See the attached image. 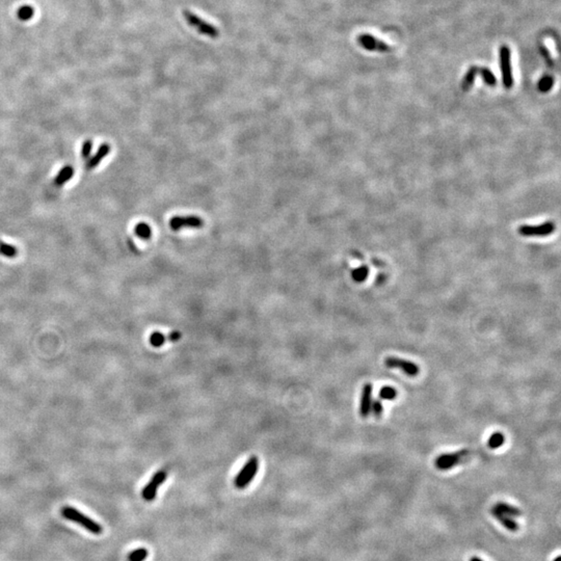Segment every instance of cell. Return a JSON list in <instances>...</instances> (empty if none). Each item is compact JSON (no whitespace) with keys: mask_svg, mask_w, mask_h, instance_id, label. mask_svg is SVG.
<instances>
[{"mask_svg":"<svg viewBox=\"0 0 561 561\" xmlns=\"http://www.w3.org/2000/svg\"><path fill=\"white\" fill-rule=\"evenodd\" d=\"M60 513H62L65 519L74 523H77L78 525L87 529L90 533L96 535L102 533V527L100 526V524H98V523L95 522L93 519L88 518V515L80 512L76 508H74V507L64 506L62 510H60Z\"/></svg>","mask_w":561,"mask_h":561,"instance_id":"6da1fadb","label":"cell"},{"mask_svg":"<svg viewBox=\"0 0 561 561\" xmlns=\"http://www.w3.org/2000/svg\"><path fill=\"white\" fill-rule=\"evenodd\" d=\"M183 17L186 21V23L193 29H195L200 35L210 37V39H217L219 36L218 29L213 24H211L206 20L202 19L200 16L193 14V12L184 10Z\"/></svg>","mask_w":561,"mask_h":561,"instance_id":"7a4b0ae2","label":"cell"},{"mask_svg":"<svg viewBox=\"0 0 561 561\" xmlns=\"http://www.w3.org/2000/svg\"><path fill=\"white\" fill-rule=\"evenodd\" d=\"M259 469V460L257 456H252L247 460L246 464L241 469V471L236 476L234 480L235 487L238 489H245L251 483V481L255 478V476Z\"/></svg>","mask_w":561,"mask_h":561,"instance_id":"3957f363","label":"cell"},{"mask_svg":"<svg viewBox=\"0 0 561 561\" xmlns=\"http://www.w3.org/2000/svg\"><path fill=\"white\" fill-rule=\"evenodd\" d=\"M469 456H470L469 450H460L452 453H444L437 457V459L435 460V465L438 470L445 471V470H449L460 464V462L464 461Z\"/></svg>","mask_w":561,"mask_h":561,"instance_id":"277c9868","label":"cell"},{"mask_svg":"<svg viewBox=\"0 0 561 561\" xmlns=\"http://www.w3.org/2000/svg\"><path fill=\"white\" fill-rule=\"evenodd\" d=\"M500 67H501L503 86L506 88H511L513 86L511 58L510 50L507 46H502L500 48Z\"/></svg>","mask_w":561,"mask_h":561,"instance_id":"5b68a950","label":"cell"},{"mask_svg":"<svg viewBox=\"0 0 561 561\" xmlns=\"http://www.w3.org/2000/svg\"><path fill=\"white\" fill-rule=\"evenodd\" d=\"M203 226L204 221L196 215H175L170 221V227L173 231H179L184 228L200 229Z\"/></svg>","mask_w":561,"mask_h":561,"instance_id":"8992f818","label":"cell"},{"mask_svg":"<svg viewBox=\"0 0 561 561\" xmlns=\"http://www.w3.org/2000/svg\"><path fill=\"white\" fill-rule=\"evenodd\" d=\"M385 365L388 368H396L400 369L401 371L411 377H415L418 375L420 368L416 363L400 359L398 357H388L385 359Z\"/></svg>","mask_w":561,"mask_h":561,"instance_id":"52a82bcc","label":"cell"},{"mask_svg":"<svg viewBox=\"0 0 561 561\" xmlns=\"http://www.w3.org/2000/svg\"><path fill=\"white\" fill-rule=\"evenodd\" d=\"M166 477H168V473H166L164 470H160V471L156 472L153 475L149 483L143 488L141 491L142 498L145 499L146 501H153L157 495L158 488L165 481Z\"/></svg>","mask_w":561,"mask_h":561,"instance_id":"ba28073f","label":"cell"},{"mask_svg":"<svg viewBox=\"0 0 561 561\" xmlns=\"http://www.w3.org/2000/svg\"><path fill=\"white\" fill-rule=\"evenodd\" d=\"M358 43L361 47L368 51L390 52L392 48L386 42L377 39L371 35H361L358 36Z\"/></svg>","mask_w":561,"mask_h":561,"instance_id":"9c48e42d","label":"cell"},{"mask_svg":"<svg viewBox=\"0 0 561 561\" xmlns=\"http://www.w3.org/2000/svg\"><path fill=\"white\" fill-rule=\"evenodd\" d=\"M555 230V225L553 223H544L540 226H522L519 228V233L523 236H548Z\"/></svg>","mask_w":561,"mask_h":561,"instance_id":"30bf717a","label":"cell"},{"mask_svg":"<svg viewBox=\"0 0 561 561\" xmlns=\"http://www.w3.org/2000/svg\"><path fill=\"white\" fill-rule=\"evenodd\" d=\"M372 390L373 386L370 383L365 384L362 389L361 403H360V415L363 418H366L370 414L371 403H372Z\"/></svg>","mask_w":561,"mask_h":561,"instance_id":"8fae6325","label":"cell"},{"mask_svg":"<svg viewBox=\"0 0 561 561\" xmlns=\"http://www.w3.org/2000/svg\"><path fill=\"white\" fill-rule=\"evenodd\" d=\"M109 152H110V147H109V145H107V143H104V145H101L100 148L98 149L96 154H95L92 158H89V160H88V163H87V168H88V170L95 169L96 166H97L98 164H99V163L103 160V159L109 154Z\"/></svg>","mask_w":561,"mask_h":561,"instance_id":"7c38bea8","label":"cell"},{"mask_svg":"<svg viewBox=\"0 0 561 561\" xmlns=\"http://www.w3.org/2000/svg\"><path fill=\"white\" fill-rule=\"evenodd\" d=\"M491 514L494 515V518H496L500 523H501V524H502L506 529H508V530H510V531H513V532H514V531H518V530H519L518 523L515 522L511 517H508V515L503 514V513H501L500 511L496 510V509L494 508V507H492V509H491Z\"/></svg>","mask_w":561,"mask_h":561,"instance_id":"4fadbf2b","label":"cell"},{"mask_svg":"<svg viewBox=\"0 0 561 561\" xmlns=\"http://www.w3.org/2000/svg\"><path fill=\"white\" fill-rule=\"evenodd\" d=\"M73 176H74V169L71 165H66L65 168H63L58 172L54 181H53V183L56 186H62L66 183V182L72 179Z\"/></svg>","mask_w":561,"mask_h":561,"instance_id":"5bb4252c","label":"cell"},{"mask_svg":"<svg viewBox=\"0 0 561 561\" xmlns=\"http://www.w3.org/2000/svg\"><path fill=\"white\" fill-rule=\"evenodd\" d=\"M494 508L498 511H500L503 514L508 515V517H520L522 514V511L518 508V507H515L513 505H510L508 503H504V502H499L497 503Z\"/></svg>","mask_w":561,"mask_h":561,"instance_id":"9a60e30c","label":"cell"},{"mask_svg":"<svg viewBox=\"0 0 561 561\" xmlns=\"http://www.w3.org/2000/svg\"><path fill=\"white\" fill-rule=\"evenodd\" d=\"M478 68H479V67L473 66V67H471V68H470V69L468 70V72H467V74H466V76H465L464 80H462V82H461V88H462V89H464V90H468L470 88H471V87L473 86V82H474V79H475V77H476V75L478 74Z\"/></svg>","mask_w":561,"mask_h":561,"instance_id":"2e32d148","label":"cell"},{"mask_svg":"<svg viewBox=\"0 0 561 561\" xmlns=\"http://www.w3.org/2000/svg\"><path fill=\"white\" fill-rule=\"evenodd\" d=\"M134 232L136 234V236H139L140 239H150L151 236H152V230H151V227L147 224V223H139L138 225L135 226L134 228Z\"/></svg>","mask_w":561,"mask_h":561,"instance_id":"e0dca14e","label":"cell"},{"mask_svg":"<svg viewBox=\"0 0 561 561\" xmlns=\"http://www.w3.org/2000/svg\"><path fill=\"white\" fill-rule=\"evenodd\" d=\"M505 442V437L502 433H500V431H497V433L492 434L490 438H489V447L491 449H497L499 447H501Z\"/></svg>","mask_w":561,"mask_h":561,"instance_id":"ac0fdd59","label":"cell"},{"mask_svg":"<svg viewBox=\"0 0 561 561\" xmlns=\"http://www.w3.org/2000/svg\"><path fill=\"white\" fill-rule=\"evenodd\" d=\"M478 73L480 74V76L482 77L483 81L487 83L488 86L490 87H495L496 86V82L497 79L495 77V75L492 74V72L487 68H478Z\"/></svg>","mask_w":561,"mask_h":561,"instance_id":"d6986e66","label":"cell"},{"mask_svg":"<svg viewBox=\"0 0 561 561\" xmlns=\"http://www.w3.org/2000/svg\"><path fill=\"white\" fill-rule=\"evenodd\" d=\"M148 550L145 548H140L132 551L130 554L128 555L129 561H143L148 557Z\"/></svg>","mask_w":561,"mask_h":561,"instance_id":"ffe728a7","label":"cell"},{"mask_svg":"<svg viewBox=\"0 0 561 561\" xmlns=\"http://www.w3.org/2000/svg\"><path fill=\"white\" fill-rule=\"evenodd\" d=\"M0 254H2L7 258H14L18 254V249L16 246L7 245L5 242H2L0 240Z\"/></svg>","mask_w":561,"mask_h":561,"instance_id":"44dd1931","label":"cell"},{"mask_svg":"<svg viewBox=\"0 0 561 561\" xmlns=\"http://www.w3.org/2000/svg\"><path fill=\"white\" fill-rule=\"evenodd\" d=\"M35 14V10L33 6L30 5H24L19 9L18 11V17L20 20L22 21H27L29 19H32L33 16Z\"/></svg>","mask_w":561,"mask_h":561,"instance_id":"7402d4cb","label":"cell"},{"mask_svg":"<svg viewBox=\"0 0 561 561\" xmlns=\"http://www.w3.org/2000/svg\"><path fill=\"white\" fill-rule=\"evenodd\" d=\"M166 341V337L160 332H154L152 335L150 336V343L155 347L162 346Z\"/></svg>","mask_w":561,"mask_h":561,"instance_id":"603a6c76","label":"cell"},{"mask_svg":"<svg viewBox=\"0 0 561 561\" xmlns=\"http://www.w3.org/2000/svg\"><path fill=\"white\" fill-rule=\"evenodd\" d=\"M553 82H554V80H553L552 76H550V75H547V76H543V77L541 79L540 83H538V89H540L542 93H547V92H549V90L552 88Z\"/></svg>","mask_w":561,"mask_h":561,"instance_id":"cb8c5ba5","label":"cell"},{"mask_svg":"<svg viewBox=\"0 0 561 561\" xmlns=\"http://www.w3.org/2000/svg\"><path fill=\"white\" fill-rule=\"evenodd\" d=\"M397 396V391L392 386H384L380 391V397L386 400H393Z\"/></svg>","mask_w":561,"mask_h":561,"instance_id":"d4e9b609","label":"cell"},{"mask_svg":"<svg viewBox=\"0 0 561 561\" xmlns=\"http://www.w3.org/2000/svg\"><path fill=\"white\" fill-rule=\"evenodd\" d=\"M368 276V268L365 266L359 267L352 271V279L355 282H363Z\"/></svg>","mask_w":561,"mask_h":561,"instance_id":"484cf974","label":"cell"},{"mask_svg":"<svg viewBox=\"0 0 561 561\" xmlns=\"http://www.w3.org/2000/svg\"><path fill=\"white\" fill-rule=\"evenodd\" d=\"M370 411H372V413L374 414V416L376 417V418H380V417H381L382 414H383V411H384L383 404H382L381 401H380V400H374L373 403H371Z\"/></svg>","mask_w":561,"mask_h":561,"instance_id":"4316f807","label":"cell"},{"mask_svg":"<svg viewBox=\"0 0 561 561\" xmlns=\"http://www.w3.org/2000/svg\"><path fill=\"white\" fill-rule=\"evenodd\" d=\"M92 146H93V143H92V140H86L85 143H83L82 151H81V155H82V157L85 158V159H88V156H89V154H90V151H92Z\"/></svg>","mask_w":561,"mask_h":561,"instance_id":"83f0119b","label":"cell"},{"mask_svg":"<svg viewBox=\"0 0 561 561\" xmlns=\"http://www.w3.org/2000/svg\"><path fill=\"white\" fill-rule=\"evenodd\" d=\"M541 52H542V54L543 55V57L545 58V60H547V63H548L550 66H552L553 64H554V63H553V59L551 58V55H550L549 51L547 50V48L541 47Z\"/></svg>","mask_w":561,"mask_h":561,"instance_id":"f1b7e54d","label":"cell"},{"mask_svg":"<svg viewBox=\"0 0 561 561\" xmlns=\"http://www.w3.org/2000/svg\"><path fill=\"white\" fill-rule=\"evenodd\" d=\"M181 338V333L179 332H173L170 333L169 339L173 342H176V341H179V339Z\"/></svg>","mask_w":561,"mask_h":561,"instance_id":"f546056e","label":"cell"},{"mask_svg":"<svg viewBox=\"0 0 561 561\" xmlns=\"http://www.w3.org/2000/svg\"><path fill=\"white\" fill-rule=\"evenodd\" d=\"M470 561H483V560H481V559H480V558H478V557L474 556V557H472L471 559H470Z\"/></svg>","mask_w":561,"mask_h":561,"instance_id":"4dcf8cb0","label":"cell"},{"mask_svg":"<svg viewBox=\"0 0 561 561\" xmlns=\"http://www.w3.org/2000/svg\"><path fill=\"white\" fill-rule=\"evenodd\" d=\"M554 561H561V556H558Z\"/></svg>","mask_w":561,"mask_h":561,"instance_id":"1f68e13d","label":"cell"}]
</instances>
